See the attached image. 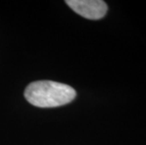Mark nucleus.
<instances>
[{
	"mask_svg": "<svg viewBox=\"0 0 146 145\" xmlns=\"http://www.w3.org/2000/svg\"><path fill=\"white\" fill-rule=\"evenodd\" d=\"M65 3L82 17L90 20H99L108 12V5L102 0H66Z\"/></svg>",
	"mask_w": 146,
	"mask_h": 145,
	"instance_id": "f03ea898",
	"label": "nucleus"
},
{
	"mask_svg": "<svg viewBox=\"0 0 146 145\" xmlns=\"http://www.w3.org/2000/svg\"><path fill=\"white\" fill-rule=\"evenodd\" d=\"M76 96L74 89L52 80L34 81L25 89L27 102L39 107H56L71 103Z\"/></svg>",
	"mask_w": 146,
	"mask_h": 145,
	"instance_id": "f257e3e1",
	"label": "nucleus"
}]
</instances>
